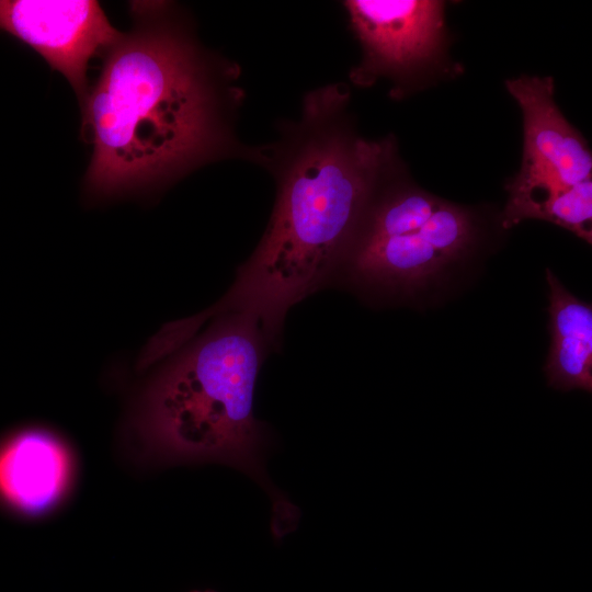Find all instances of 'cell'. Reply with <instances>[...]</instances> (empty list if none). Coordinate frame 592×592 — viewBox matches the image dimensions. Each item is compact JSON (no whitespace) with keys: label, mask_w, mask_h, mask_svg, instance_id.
Masks as SVG:
<instances>
[{"label":"cell","mask_w":592,"mask_h":592,"mask_svg":"<svg viewBox=\"0 0 592 592\" xmlns=\"http://www.w3.org/2000/svg\"><path fill=\"white\" fill-rule=\"evenodd\" d=\"M81 104L93 200L160 187L228 151L227 88L166 2H130Z\"/></svg>","instance_id":"obj_1"},{"label":"cell","mask_w":592,"mask_h":592,"mask_svg":"<svg viewBox=\"0 0 592 592\" xmlns=\"http://www.w3.org/2000/svg\"><path fill=\"white\" fill-rule=\"evenodd\" d=\"M346 99L337 86L307 99L267 229L228 293L201 320L243 312L274 343L289 308L338 276L397 162L390 139L369 141L340 124Z\"/></svg>","instance_id":"obj_2"},{"label":"cell","mask_w":592,"mask_h":592,"mask_svg":"<svg viewBox=\"0 0 592 592\" xmlns=\"http://www.w3.org/2000/svg\"><path fill=\"white\" fill-rule=\"evenodd\" d=\"M214 318L148 379L129 429L145 464L214 463L248 475L270 497L271 531L280 540L297 527L300 512L267 476L271 437L253 411L257 377L273 342L250 315Z\"/></svg>","instance_id":"obj_3"},{"label":"cell","mask_w":592,"mask_h":592,"mask_svg":"<svg viewBox=\"0 0 592 592\" xmlns=\"http://www.w3.org/2000/svg\"><path fill=\"white\" fill-rule=\"evenodd\" d=\"M479 226L474 212L443 201L418 229L395 236H357L339 275L380 294H413L439 281L475 250Z\"/></svg>","instance_id":"obj_4"},{"label":"cell","mask_w":592,"mask_h":592,"mask_svg":"<svg viewBox=\"0 0 592 592\" xmlns=\"http://www.w3.org/2000/svg\"><path fill=\"white\" fill-rule=\"evenodd\" d=\"M0 30L62 73L80 105L89 91V61L103 56L122 35L93 0H0Z\"/></svg>","instance_id":"obj_5"},{"label":"cell","mask_w":592,"mask_h":592,"mask_svg":"<svg viewBox=\"0 0 592 592\" xmlns=\"http://www.w3.org/2000/svg\"><path fill=\"white\" fill-rule=\"evenodd\" d=\"M345 7L364 50L362 64L352 72L357 84H371L380 76L403 78L442 57L444 2L350 0Z\"/></svg>","instance_id":"obj_6"},{"label":"cell","mask_w":592,"mask_h":592,"mask_svg":"<svg viewBox=\"0 0 592 592\" xmlns=\"http://www.w3.org/2000/svg\"><path fill=\"white\" fill-rule=\"evenodd\" d=\"M505 86L524 122L522 168L506 185L565 187L591 179V150L557 106L553 78L521 76Z\"/></svg>","instance_id":"obj_7"},{"label":"cell","mask_w":592,"mask_h":592,"mask_svg":"<svg viewBox=\"0 0 592 592\" xmlns=\"http://www.w3.org/2000/svg\"><path fill=\"white\" fill-rule=\"evenodd\" d=\"M73 474L69 446L48 429L23 426L0 439V508L11 515H45L65 499Z\"/></svg>","instance_id":"obj_8"},{"label":"cell","mask_w":592,"mask_h":592,"mask_svg":"<svg viewBox=\"0 0 592 592\" xmlns=\"http://www.w3.org/2000/svg\"><path fill=\"white\" fill-rule=\"evenodd\" d=\"M550 348L544 372L561 391H592V306L572 295L549 270Z\"/></svg>","instance_id":"obj_9"},{"label":"cell","mask_w":592,"mask_h":592,"mask_svg":"<svg viewBox=\"0 0 592 592\" xmlns=\"http://www.w3.org/2000/svg\"><path fill=\"white\" fill-rule=\"evenodd\" d=\"M508 193L502 218L504 228H511L524 219H542L573 232L591 244V179L562 189H528Z\"/></svg>","instance_id":"obj_10"},{"label":"cell","mask_w":592,"mask_h":592,"mask_svg":"<svg viewBox=\"0 0 592 592\" xmlns=\"http://www.w3.org/2000/svg\"><path fill=\"white\" fill-rule=\"evenodd\" d=\"M191 592H216V591H214V590H204V591L194 590V591H191Z\"/></svg>","instance_id":"obj_11"}]
</instances>
